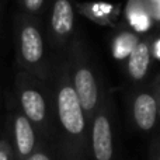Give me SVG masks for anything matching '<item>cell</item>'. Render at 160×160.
I'll use <instances>...</instances> for the list:
<instances>
[{
  "label": "cell",
  "instance_id": "cell-8",
  "mask_svg": "<svg viewBox=\"0 0 160 160\" xmlns=\"http://www.w3.org/2000/svg\"><path fill=\"white\" fill-rule=\"evenodd\" d=\"M128 112L135 129L153 132L160 124V105L155 80L135 87L128 97Z\"/></svg>",
  "mask_w": 160,
  "mask_h": 160
},
{
  "label": "cell",
  "instance_id": "cell-19",
  "mask_svg": "<svg viewBox=\"0 0 160 160\" xmlns=\"http://www.w3.org/2000/svg\"><path fill=\"white\" fill-rule=\"evenodd\" d=\"M155 83H156V88H158V97H159V105H160V75L156 76L155 79Z\"/></svg>",
  "mask_w": 160,
  "mask_h": 160
},
{
  "label": "cell",
  "instance_id": "cell-16",
  "mask_svg": "<svg viewBox=\"0 0 160 160\" xmlns=\"http://www.w3.org/2000/svg\"><path fill=\"white\" fill-rule=\"evenodd\" d=\"M150 49H152L153 61L160 62V31H155L152 34V41H150Z\"/></svg>",
  "mask_w": 160,
  "mask_h": 160
},
{
  "label": "cell",
  "instance_id": "cell-18",
  "mask_svg": "<svg viewBox=\"0 0 160 160\" xmlns=\"http://www.w3.org/2000/svg\"><path fill=\"white\" fill-rule=\"evenodd\" d=\"M149 160H160V135L152 142L149 150Z\"/></svg>",
  "mask_w": 160,
  "mask_h": 160
},
{
  "label": "cell",
  "instance_id": "cell-1",
  "mask_svg": "<svg viewBox=\"0 0 160 160\" xmlns=\"http://www.w3.org/2000/svg\"><path fill=\"white\" fill-rule=\"evenodd\" d=\"M53 100L55 141L61 160H88L90 125L69 78L65 53L53 55L49 79Z\"/></svg>",
  "mask_w": 160,
  "mask_h": 160
},
{
  "label": "cell",
  "instance_id": "cell-20",
  "mask_svg": "<svg viewBox=\"0 0 160 160\" xmlns=\"http://www.w3.org/2000/svg\"><path fill=\"white\" fill-rule=\"evenodd\" d=\"M4 2L6 0H0V22H2V14H3V8H4Z\"/></svg>",
  "mask_w": 160,
  "mask_h": 160
},
{
  "label": "cell",
  "instance_id": "cell-12",
  "mask_svg": "<svg viewBox=\"0 0 160 160\" xmlns=\"http://www.w3.org/2000/svg\"><path fill=\"white\" fill-rule=\"evenodd\" d=\"M122 13L124 22L141 37L155 32V24L150 18L143 0H127Z\"/></svg>",
  "mask_w": 160,
  "mask_h": 160
},
{
  "label": "cell",
  "instance_id": "cell-13",
  "mask_svg": "<svg viewBox=\"0 0 160 160\" xmlns=\"http://www.w3.org/2000/svg\"><path fill=\"white\" fill-rule=\"evenodd\" d=\"M49 0H16L17 11L27 16H32L44 21V16L47 11Z\"/></svg>",
  "mask_w": 160,
  "mask_h": 160
},
{
  "label": "cell",
  "instance_id": "cell-10",
  "mask_svg": "<svg viewBox=\"0 0 160 160\" xmlns=\"http://www.w3.org/2000/svg\"><path fill=\"white\" fill-rule=\"evenodd\" d=\"M121 10V4L107 2H76V13L101 27H115L119 22Z\"/></svg>",
  "mask_w": 160,
  "mask_h": 160
},
{
  "label": "cell",
  "instance_id": "cell-7",
  "mask_svg": "<svg viewBox=\"0 0 160 160\" xmlns=\"http://www.w3.org/2000/svg\"><path fill=\"white\" fill-rule=\"evenodd\" d=\"M6 127L8 133V145L11 146L16 160H25L38 148L45 143L37 132L35 127L24 115L18 107L13 93L6 96Z\"/></svg>",
  "mask_w": 160,
  "mask_h": 160
},
{
  "label": "cell",
  "instance_id": "cell-5",
  "mask_svg": "<svg viewBox=\"0 0 160 160\" xmlns=\"http://www.w3.org/2000/svg\"><path fill=\"white\" fill-rule=\"evenodd\" d=\"M88 149L91 160H118L117 108L110 90L90 122Z\"/></svg>",
  "mask_w": 160,
  "mask_h": 160
},
{
  "label": "cell",
  "instance_id": "cell-9",
  "mask_svg": "<svg viewBox=\"0 0 160 160\" xmlns=\"http://www.w3.org/2000/svg\"><path fill=\"white\" fill-rule=\"evenodd\" d=\"M150 41H152V34L145 35L141 38L139 44L132 51L128 59L124 63L125 78L129 80L135 87L145 84L149 72L153 65L152 49H150Z\"/></svg>",
  "mask_w": 160,
  "mask_h": 160
},
{
  "label": "cell",
  "instance_id": "cell-17",
  "mask_svg": "<svg viewBox=\"0 0 160 160\" xmlns=\"http://www.w3.org/2000/svg\"><path fill=\"white\" fill-rule=\"evenodd\" d=\"M0 160H16L14 152L7 141L0 139Z\"/></svg>",
  "mask_w": 160,
  "mask_h": 160
},
{
  "label": "cell",
  "instance_id": "cell-15",
  "mask_svg": "<svg viewBox=\"0 0 160 160\" xmlns=\"http://www.w3.org/2000/svg\"><path fill=\"white\" fill-rule=\"evenodd\" d=\"M25 160H55V159H53V155L51 152V149L48 148V145L44 143L41 148H38L32 155H30Z\"/></svg>",
  "mask_w": 160,
  "mask_h": 160
},
{
  "label": "cell",
  "instance_id": "cell-11",
  "mask_svg": "<svg viewBox=\"0 0 160 160\" xmlns=\"http://www.w3.org/2000/svg\"><path fill=\"white\" fill-rule=\"evenodd\" d=\"M142 37L132 31L124 21H119L112 28V35L110 39V51L115 61L125 62L128 56L139 44Z\"/></svg>",
  "mask_w": 160,
  "mask_h": 160
},
{
  "label": "cell",
  "instance_id": "cell-3",
  "mask_svg": "<svg viewBox=\"0 0 160 160\" xmlns=\"http://www.w3.org/2000/svg\"><path fill=\"white\" fill-rule=\"evenodd\" d=\"M65 56L69 69L70 83L78 94V98L90 125L108 88L104 86L101 73L98 72V68L86 44V39L79 30L70 41Z\"/></svg>",
  "mask_w": 160,
  "mask_h": 160
},
{
  "label": "cell",
  "instance_id": "cell-14",
  "mask_svg": "<svg viewBox=\"0 0 160 160\" xmlns=\"http://www.w3.org/2000/svg\"><path fill=\"white\" fill-rule=\"evenodd\" d=\"M143 3L155 24V31H160V0H143Z\"/></svg>",
  "mask_w": 160,
  "mask_h": 160
},
{
  "label": "cell",
  "instance_id": "cell-2",
  "mask_svg": "<svg viewBox=\"0 0 160 160\" xmlns=\"http://www.w3.org/2000/svg\"><path fill=\"white\" fill-rule=\"evenodd\" d=\"M16 63L20 70L49 82L53 55L48 44L44 21L16 11L13 20Z\"/></svg>",
  "mask_w": 160,
  "mask_h": 160
},
{
  "label": "cell",
  "instance_id": "cell-4",
  "mask_svg": "<svg viewBox=\"0 0 160 160\" xmlns=\"http://www.w3.org/2000/svg\"><path fill=\"white\" fill-rule=\"evenodd\" d=\"M11 93L42 141L48 143L55 139L53 100L49 82H44L18 69L14 76V88Z\"/></svg>",
  "mask_w": 160,
  "mask_h": 160
},
{
  "label": "cell",
  "instance_id": "cell-6",
  "mask_svg": "<svg viewBox=\"0 0 160 160\" xmlns=\"http://www.w3.org/2000/svg\"><path fill=\"white\" fill-rule=\"evenodd\" d=\"M76 2L78 0H49L48 3L44 27L52 55L66 52L79 30L76 25Z\"/></svg>",
  "mask_w": 160,
  "mask_h": 160
}]
</instances>
